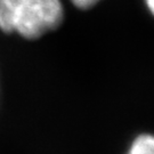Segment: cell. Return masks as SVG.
Returning a JSON list of instances; mask_svg holds the SVG:
<instances>
[{
  "instance_id": "cell-2",
  "label": "cell",
  "mask_w": 154,
  "mask_h": 154,
  "mask_svg": "<svg viewBox=\"0 0 154 154\" xmlns=\"http://www.w3.org/2000/svg\"><path fill=\"white\" fill-rule=\"evenodd\" d=\"M127 154H154L153 137L149 135H140L132 142Z\"/></svg>"
},
{
  "instance_id": "cell-4",
  "label": "cell",
  "mask_w": 154,
  "mask_h": 154,
  "mask_svg": "<svg viewBox=\"0 0 154 154\" xmlns=\"http://www.w3.org/2000/svg\"><path fill=\"white\" fill-rule=\"evenodd\" d=\"M147 2V6H149V11H153V1L154 0H145Z\"/></svg>"
},
{
  "instance_id": "cell-1",
  "label": "cell",
  "mask_w": 154,
  "mask_h": 154,
  "mask_svg": "<svg viewBox=\"0 0 154 154\" xmlns=\"http://www.w3.org/2000/svg\"><path fill=\"white\" fill-rule=\"evenodd\" d=\"M63 15L61 0H0V29L26 39L58 28Z\"/></svg>"
},
{
  "instance_id": "cell-3",
  "label": "cell",
  "mask_w": 154,
  "mask_h": 154,
  "mask_svg": "<svg viewBox=\"0 0 154 154\" xmlns=\"http://www.w3.org/2000/svg\"><path fill=\"white\" fill-rule=\"evenodd\" d=\"M70 1L73 2L78 8L88 9V8H90V7H93V6L96 5L99 0H70Z\"/></svg>"
}]
</instances>
